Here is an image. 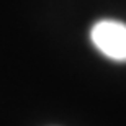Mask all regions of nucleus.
<instances>
[{
    "label": "nucleus",
    "mask_w": 126,
    "mask_h": 126,
    "mask_svg": "<svg viewBox=\"0 0 126 126\" xmlns=\"http://www.w3.org/2000/svg\"><path fill=\"white\" fill-rule=\"evenodd\" d=\"M90 39L108 59L126 62V23L116 20H100L90 30Z\"/></svg>",
    "instance_id": "f257e3e1"
}]
</instances>
